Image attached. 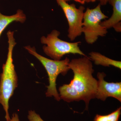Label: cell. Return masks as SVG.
I'll use <instances>...</instances> for the list:
<instances>
[{
	"label": "cell",
	"instance_id": "6da1fadb",
	"mask_svg": "<svg viewBox=\"0 0 121 121\" xmlns=\"http://www.w3.org/2000/svg\"><path fill=\"white\" fill-rule=\"evenodd\" d=\"M69 66L73 72V78L69 84L60 87V99L68 103L83 100L88 110L90 101L95 98L97 88V80L92 75L94 69L91 59L86 56L73 59Z\"/></svg>",
	"mask_w": 121,
	"mask_h": 121
},
{
	"label": "cell",
	"instance_id": "7a4b0ae2",
	"mask_svg": "<svg viewBox=\"0 0 121 121\" xmlns=\"http://www.w3.org/2000/svg\"><path fill=\"white\" fill-rule=\"evenodd\" d=\"M7 35L8 51L7 60L2 66V71L0 75V104L5 112L6 121H9L11 119L9 111V102L17 87L18 79L13 58V48L17 44L14 37V32L9 30Z\"/></svg>",
	"mask_w": 121,
	"mask_h": 121
},
{
	"label": "cell",
	"instance_id": "3957f363",
	"mask_svg": "<svg viewBox=\"0 0 121 121\" xmlns=\"http://www.w3.org/2000/svg\"><path fill=\"white\" fill-rule=\"evenodd\" d=\"M24 48L40 62L47 72L49 84L47 86L48 89L45 93L46 97L53 96L57 101H60V97L56 88V79L60 74L64 76L69 71L70 69L69 66L70 59L67 57L62 60L50 59L37 53L34 47H32L28 45Z\"/></svg>",
	"mask_w": 121,
	"mask_h": 121
},
{
	"label": "cell",
	"instance_id": "277c9868",
	"mask_svg": "<svg viewBox=\"0 0 121 121\" xmlns=\"http://www.w3.org/2000/svg\"><path fill=\"white\" fill-rule=\"evenodd\" d=\"M60 35L59 31L54 30L46 37H41V43L45 44L43 47V50L47 55L55 60H60L63 56L68 54H78L86 56L79 47L81 42L70 43L64 41L59 39Z\"/></svg>",
	"mask_w": 121,
	"mask_h": 121
},
{
	"label": "cell",
	"instance_id": "5b68a950",
	"mask_svg": "<svg viewBox=\"0 0 121 121\" xmlns=\"http://www.w3.org/2000/svg\"><path fill=\"white\" fill-rule=\"evenodd\" d=\"M100 4L95 8H87L84 12L82 23V33L87 43L93 44L99 37L105 36L107 30L103 27L101 23L102 20L108 18L101 9Z\"/></svg>",
	"mask_w": 121,
	"mask_h": 121
},
{
	"label": "cell",
	"instance_id": "8992f818",
	"mask_svg": "<svg viewBox=\"0 0 121 121\" xmlns=\"http://www.w3.org/2000/svg\"><path fill=\"white\" fill-rule=\"evenodd\" d=\"M62 9L68 22V37L71 41L80 36L82 33V23L85 8L80 6L78 8L74 4H69L64 0H56Z\"/></svg>",
	"mask_w": 121,
	"mask_h": 121
},
{
	"label": "cell",
	"instance_id": "52a82bcc",
	"mask_svg": "<svg viewBox=\"0 0 121 121\" xmlns=\"http://www.w3.org/2000/svg\"><path fill=\"white\" fill-rule=\"evenodd\" d=\"M106 74L104 72H98L97 88L95 98L105 101L111 97L121 102V82H108L104 80Z\"/></svg>",
	"mask_w": 121,
	"mask_h": 121
},
{
	"label": "cell",
	"instance_id": "ba28073f",
	"mask_svg": "<svg viewBox=\"0 0 121 121\" xmlns=\"http://www.w3.org/2000/svg\"><path fill=\"white\" fill-rule=\"evenodd\" d=\"M113 7L112 16L108 19L101 21V24L106 29L113 28L117 32L121 31V0H108Z\"/></svg>",
	"mask_w": 121,
	"mask_h": 121
},
{
	"label": "cell",
	"instance_id": "9c48e42d",
	"mask_svg": "<svg viewBox=\"0 0 121 121\" xmlns=\"http://www.w3.org/2000/svg\"><path fill=\"white\" fill-rule=\"evenodd\" d=\"M26 19V15L20 9L17 10L16 14L12 16H5L0 12V37L3 31L9 24L13 22L23 23Z\"/></svg>",
	"mask_w": 121,
	"mask_h": 121
},
{
	"label": "cell",
	"instance_id": "30bf717a",
	"mask_svg": "<svg viewBox=\"0 0 121 121\" xmlns=\"http://www.w3.org/2000/svg\"><path fill=\"white\" fill-rule=\"evenodd\" d=\"M89 58L94 61L95 65H101L105 67L112 66L121 69V61L109 58L98 52H92L89 53Z\"/></svg>",
	"mask_w": 121,
	"mask_h": 121
},
{
	"label": "cell",
	"instance_id": "8fae6325",
	"mask_svg": "<svg viewBox=\"0 0 121 121\" xmlns=\"http://www.w3.org/2000/svg\"><path fill=\"white\" fill-rule=\"evenodd\" d=\"M121 107L116 110L106 115H100L97 114L94 121H118L121 114Z\"/></svg>",
	"mask_w": 121,
	"mask_h": 121
},
{
	"label": "cell",
	"instance_id": "7c38bea8",
	"mask_svg": "<svg viewBox=\"0 0 121 121\" xmlns=\"http://www.w3.org/2000/svg\"><path fill=\"white\" fill-rule=\"evenodd\" d=\"M28 118L29 121H44L39 115L36 113L35 111L31 110L28 111Z\"/></svg>",
	"mask_w": 121,
	"mask_h": 121
},
{
	"label": "cell",
	"instance_id": "4fadbf2b",
	"mask_svg": "<svg viewBox=\"0 0 121 121\" xmlns=\"http://www.w3.org/2000/svg\"><path fill=\"white\" fill-rule=\"evenodd\" d=\"M9 121H20L18 114L16 113H13V114L12 118Z\"/></svg>",
	"mask_w": 121,
	"mask_h": 121
},
{
	"label": "cell",
	"instance_id": "5bb4252c",
	"mask_svg": "<svg viewBox=\"0 0 121 121\" xmlns=\"http://www.w3.org/2000/svg\"><path fill=\"white\" fill-rule=\"evenodd\" d=\"M101 5H105L108 3V0H98Z\"/></svg>",
	"mask_w": 121,
	"mask_h": 121
},
{
	"label": "cell",
	"instance_id": "9a60e30c",
	"mask_svg": "<svg viewBox=\"0 0 121 121\" xmlns=\"http://www.w3.org/2000/svg\"><path fill=\"white\" fill-rule=\"evenodd\" d=\"M64 0L67 2L68 1L71 0ZM73 0L75 1L76 2H78V3L82 4H84L85 3L84 0Z\"/></svg>",
	"mask_w": 121,
	"mask_h": 121
},
{
	"label": "cell",
	"instance_id": "2e32d148",
	"mask_svg": "<svg viewBox=\"0 0 121 121\" xmlns=\"http://www.w3.org/2000/svg\"><path fill=\"white\" fill-rule=\"evenodd\" d=\"M98 0H84L85 2L89 3L90 2H94Z\"/></svg>",
	"mask_w": 121,
	"mask_h": 121
}]
</instances>
